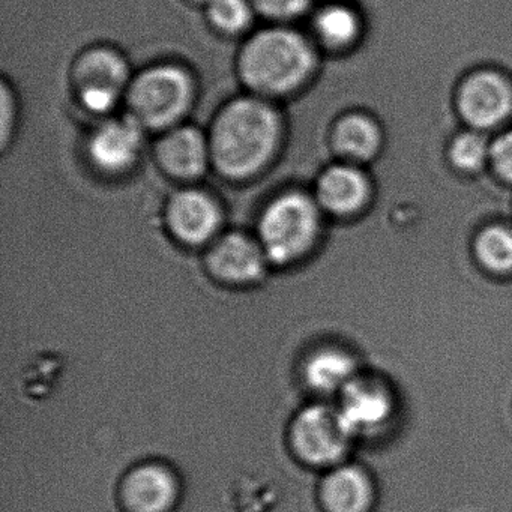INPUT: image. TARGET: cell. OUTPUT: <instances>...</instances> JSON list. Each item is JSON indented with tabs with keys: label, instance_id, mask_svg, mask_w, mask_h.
Instances as JSON below:
<instances>
[{
	"label": "cell",
	"instance_id": "20",
	"mask_svg": "<svg viewBox=\"0 0 512 512\" xmlns=\"http://www.w3.org/2000/svg\"><path fill=\"white\" fill-rule=\"evenodd\" d=\"M490 145L481 131L469 128L452 139L448 148L449 161L461 172H478L490 163Z\"/></svg>",
	"mask_w": 512,
	"mask_h": 512
},
{
	"label": "cell",
	"instance_id": "5",
	"mask_svg": "<svg viewBox=\"0 0 512 512\" xmlns=\"http://www.w3.org/2000/svg\"><path fill=\"white\" fill-rule=\"evenodd\" d=\"M133 77L127 58L109 46L88 47L71 67V85L77 100L94 115L112 113L125 98Z\"/></svg>",
	"mask_w": 512,
	"mask_h": 512
},
{
	"label": "cell",
	"instance_id": "22",
	"mask_svg": "<svg viewBox=\"0 0 512 512\" xmlns=\"http://www.w3.org/2000/svg\"><path fill=\"white\" fill-rule=\"evenodd\" d=\"M311 0H251L254 11L274 23H286L305 13Z\"/></svg>",
	"mask_w": 512,
	"mask_h": 512
},
{
	"label": "cell",
	"instance_id": "23",
	"mask_svg": "<svg viewBox=\"0 0 512 512\" xmlns=\"http://www.w3.org/2000/svg\"><path fill=\"white\" fill-rule=\"evenodd\" d=\"M490 164L499 178L512 184V130L499 134L491 142Z\"/></svg>",
	"mask_w": 512,
	"mask_h": 512
},
{
	"label": "cell",
	"instance_id": "1",
	"mask_svg": "<svg viewBox=\"0 0 512 512\" xmlns=\"http://www.w3.org/2000/svg\"><path fill=\"white\" fill-rule=\"evenodd\" d=\"M211 166L227 181H248L277 157L283 118L274 103L256 95L233 98L208 130Z\"/></svg>",
	"mask_w": 512,
	"mask_h": 512
},
{
	"label": "cell",
	"instance_id": "15",
	"mask_svg": "<svg viewBox=\"0 0 512 512\" xmlns=\"http://www.w3.org/2000/svg\"><path fill=\"white\" fill-rule=\"evenodd\" d=\"M331 145L344 163L361 164L373 161L383 145L379 124L364 113H349L335 122Z\"/></svg>",
	"mask_w": 512,
	"mask_h": 512
},
{
	"label": "cell",
	"instance_id": "17",
	"mask_svg": "<svg viewBox=\"0 0 512 512\" xmlns=\"http://www.w3.org/2000/svg\"><path fill=\"white\" fill-rule=\"evenodd\" d=\"M304 377L314 391L331 394L344 391L356 379L355 362L343 350L323 349L313 353L304 367Z\"/></svg>",
	"mask_w": 512,
	"mask_h": 512
},
{
	"label": "cell",
	"instance_id": "18",
	"mask_svg": "<svg viewBox=\"0 0 512 512\" xmlns=\"http://www.w3.org/2000/svg\"><path fill=\"white\" fill-rule=\"evenodd\" d=\"M361 28V17L349 5H326L314 17V34L326 49H349L361 37Z\"/></svg>",
	"mask_w": 512,
	"mask_h": 512
},
{
	"label": "cell",
	"instance_id": "19",
	"mask_svg": "<svg viewBox=\"0 0 512 512\" xmlns=\"http://www.w3.org/2000/svg\"><path fill=\"white\" fill-rule=\"evenodd\" d=\"M475 251L488 271L512 272V230L502 226L487 227L476 238Z\"/></svg>",
	"mask_w": 512,
	"mask_h": 512
},
{
	"label": "cell",
	"instance_id": "10",
	"mask_svg": "<svg viewBox=\"0 0 512 512\" xmlns=\"http://www.w3.org/2000/svg\"><path fill=\"white\" fill-rule=\"evenodd\" d=\"M167 226L176 239L190 245L209 241L221 224L217 200L199 188H184L170 197L166 209Z\"/></svg>",
	"mask_w": 512,
	"mask_h": 512
},
{
	"label": "cell",
	"instance_id": "21",
	"mask_svg": "<svg viewBox=\"0 0 512 512\" xmlns=\"http://www.w3.org/2000/svg\"><path fill=\"white\" fill-rule=\"evenodd\" d=\"M254 11L251 0H209L206 17L220 34L238 35L250 28Z\"/></svg>",
	"mask_w": 512,
	"mask_h": 512
},
{
	"label": "cell",
	"instance_id": "9",
	"mask_svg": "<svg viewBox=\"0 0 512 512\" xmlns=\"http://www.w3.org/2000/svg\"><path fill=\"white\" fill-rule=\"evenodd\" d=\"M158 167L170 178L194 181L211 166L208 133L194 125H178L161 134L155 146Z\"/></svg>",
	"mask_w": 512,
	"mask_h": 512
},
{
	"label": "cell",
	"instance_id": "7",
	"mask_svg": "<svg viewBox=\"0 0 512 512\" xmlns=\"http://www.w3.org/2000/svg\"><path fill=\"white\" fill-rule=\"evenodd\" d=\"M350 433L338 410L310 406L299 412L290 427V443L301 460L313 466L337 463L347 449Z\"/></svg>",
	"mask_w": 512,
	"mask_h": 512
},
{
	"label": "cell",
	"instance_id": "3",
	"mask_svg": "<svg viewBox=\"0 0 512 512\" xmlns=\"http://www.w3.org/2000/svg\"><path fill=\"white\" fill-rule=\"evenodd\" d=\"M196 98V83L187 68L158 64L134 74L125 104L145 131H164L181 125Z\"/></svg>",
	"mask_w": 512,
	"mask_h": 512
},
{
	"label": "cell",
	"instance_id": "4",
	"mask_svg": "<svg viewBox=\"0 0 512 512\" xmlns=\"http://www.w3.org/2000/svg\"><path fill=\"white\" fill-rule=\"evenodd\" d=\"M320 206L310 194L284 191L263 209L259 242L268 260L287 265L313 248L320 232Z\"/></svg>",
	"mask_w": 512,
	"mask_h": 512
},
{
	"label": "cell",
	"instance_id": "24",
	"mask_svg": "<svg viewBox=\"0 0 512 512\" xmlns=\"http://www.w3.org/2000/svg\"><path fill=\"white\" fill-rule=\"evenodd\" d=\"M0 92H2V95H0V100H2V107H0V115H2L0 145L5 151L7 146L10 145L11 139H13L14 131H16L17 98L7 82H2V91Z\"/></svg>",
	"mask_w": 512,
	"mask_h": 512
},
{
	"label": "cell",
	"instance_id": "8",
	"mask_svg": "<svg viewBox=\"0 0 512 512\" xmlns=\"http://www.w3.org/2000/svg\"><path fill=\"white\" fill-rule=\"evenodd\" d=\"M145 128L130 115L101 122L86 142L92 166L106 175H121L136 166L142 154Z\"/></svg>",
	"mask_w": 512,
	"mask_h": 512
},
{
	"label": "cell",
	"instance_id": "25",
	"mask_svg": "<svg viewBox=\"0 0 512 512\" xmlns=\"http://www.w3.org/2000/svg\"><path fill=\"white\" fill-rule=\"evenodd\" d=\"M191 2H194V4H208L209 0H191Z\"/></svg>",
	"mask_w": 512,
	"mask_h": 512
},
{
	"label": "cell",
	"instance_id": "14",
	"mask_svg": "<svg viewBox=\"0 0 512 512\" xmlns=\"http://www.w3.org/2000/svg\"><path fill=\"white\" fill-rule=\"evenodd\" d=\"M341 406L338 413L350 436L370 433L382 425L391 413V397L383 386L370 380H353L341 392Z\"/></svg>",
	"mask_w": 512,
	"mask_h": 512
},
{
	"label": "cell",
	"instance_id": "6",
	"mask_svg": "<svg viewBox=\"0 0 512 512\" xmlns=\"http://www.w3.org/2000/svg\"><path fill=\"white\" fill-rule=\"evenodd\" d=\"M455 106L470 130L500 127L512 115L511 82L499 71H475L458 86Z\"/></svg>",
	"mask_w": 512,
	"mask_h": 512
},
{
	"label": "cell",
	"instance_id": "16",
	"mask_svg": "<svg viewBox=\"0 0 512 512\" xmlns=\"http://www.w3.org/2000/svg\"><path fill=\"white\" fill-rule=\"evenodd\" d=\"M320 497L328 512H370L374 503L373 484L358 467H337L323 479Z\"/></svg>",
	"mask_w": 512,
	"mask_h": 512
},
{
	"label": "cell",
	"instance_id": "12",
	"mask_svg": "<svg viewBox=\"0 0 512 512\" xmlns=\"http://www.w3.org/2000/svg\"><path fill=\"white\" fill-rule=\"evenodd\" d=\"M268 260L260 242L244 233L223 236L209 251L208 268L218 280L232 284H248L259 280Z\"/></svg>",
	"mask_w": 512,
	"mask_h": 512
},
{
	"label": "cell",
	"instance_id": "13",
	"mask_svg": "<svg viewBox=\"0 0 512 512\" xmlns=\"http://www.w3.org/2000/svg\"><path fill=\"white\" fill-rule=\"evenodd\" d=\"M178 497V482L167 467L143 464L122 482V505L128 512H169Z\"/></svg>",
	"mask_w": 512,
	"mask_h": 512
},
{
	"label": "cell",
	"instance_id": "2",
	"mask_svg": "<svg viewBox=\"0 0 512 512\" xmlns=\"http://www.w3.org/2000/svg\"><path fill=\"white\" fill-rule=\"evenodd\" d=\"M317 53L307 37L284 25L254 32L239 50L236 71L251 95L272 101L295 94L313 77Z\"/></svg>",
	"mask_w": 512,
	"mask_h": 512
},
{
	"label": "cell",
	"instance_id": "11",
	"mask_svg": "<svg viewBox=\"0 0 512 512\" xmlns=\"http://www.w3.org/2000/svg\"><path fill=\"white\" fill-rule=\"evenodd\" d=\"M371 185L361 166L350 163L326 167L314 188V199L322 211L337 217L358 214L370 199Z\"/></svg>",
	"mask_w": 512,
	"mask_h": 512
}]
</instances>
